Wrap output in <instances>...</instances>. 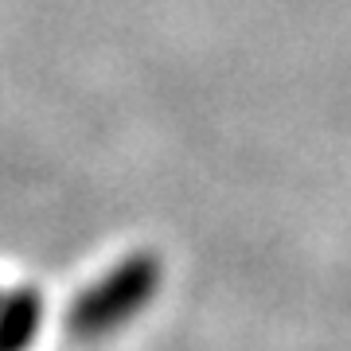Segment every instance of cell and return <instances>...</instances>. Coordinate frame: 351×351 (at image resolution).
Returning a JSON list of instances; mask_svg holds the SVG:
<instances>
[{
  "label": "cell",
  "instance_id": "obj_1",
  "mask_svg": "<svg viewBox=\"0 0 351 351\" xmlns=\"http://www.w3.org/2000/svg\"><path fill=\"white\" fill-rule=\"evenodd\" d=\"M156 281H160L156 258H152V254H137V258L121 262L117 269H110L98 285H90L75 301L66 324H71L75 336H90V339L106 336V332H113L117 324H125L129 316L149 301Z\"/></svg>",
  "mask_w": 351,
  "mask_h": 351
},
{
  "label": "cell",
  "instance_id": "obj_2",
  "mask_svg": "<svg viewBox=\"0 0 351 351\" xmlns=\"http://www.w3.org/2000/svg\"><path fill=\"white\" fill-rule=\"evenodd\" d=\"M39 304L36 289H16L8 297H0V351H27L39 332Z\"/></svg>",
  "mask_w": 351,
  "mask_h": 351
}]
</instances>
